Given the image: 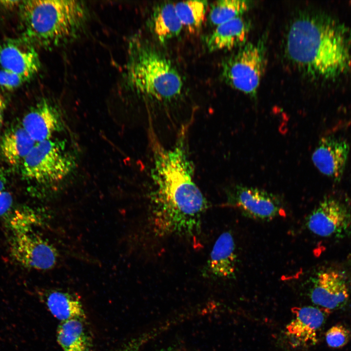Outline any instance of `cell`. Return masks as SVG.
<instances>
[{"label": "cell", "mask_w": 351, "mask_h": 351, "mask_svg": "<svg viewBox=\"0 0 351 351\" xmlns=\"http://www.w3.org/2000/svg\"><path fill=\"white\" fill-rule=\"evenodd\" d=\"M186 134L183 127L175 144L169 148L161 146L151 136V214L154 230L160 235L198 234L208 207L194 179V167Z\"/></svg>", "instance_id": "cell-1"}, {"label": "cell", "mask_w": 351, "mask_h": 351, "mask_svg": "<svg viewBox=\"0 0 351 351\" xmlns=\"http://www.w3.org/2000/svg\"><path fill=\"white\" fill-rule=\"evenodd\" d=\"M285 52L308 77L335 79L351 66V30L327 14L302 12L290 25Z\"/></svg>", "instance_id": "cell-2"}, {"label": "cell", "mask_w": 351, "mask_h": 351, "mask_svg": "<svg viewBox=\"0 0 351 351\" xmlns=\"http://www.w3.org/2000/svg\"><path fill=\"white\" fill-rule=\"evenodd\" d=\"M21 37L34 47L51 48L77 37L87 17L82 2L66 0L20 1Z\"/></svg>", "instance_id": "cell-3"}, {"label": "cell", "mask_w": 351, "mask_h": 351, "mask_svg": "<svg viewBox=\"0 0 351 351\" xmlns=\"http://www.w3.org/2000/svg\"><path fill=\"white\" fill-rule=\"evenodd\" d=\"M125 79L128 88L147 99L169 102L181 95V75L171 60L147 40L133 37L129 43Z\"/></svg>", "instance_id": "cell-4"}, {"label": "cell", "mask_w": 351, "mask_h": 351, "mask_svg": "<svg viewBox=\"0 0 351 351\" xmlns=\"http://www.w3.org/2000/svg\"><path fill=\"white\" fill-rule=\"evenodd\" d=\"M75 165L65 143L52 138L36 143L20 165L21 174L25 179L51 184L65 179Z\"/></svg>", "instance_id": "cell-5"}, {"label": "cell", "mask_w": 351, "mask_h": 351, "mask_svg": "<svg viewBox=\"0 0 351 351\" xmlns=\"http://www.w3.org/2000/svg\"><path fill=\"white\" fill-rule=\"evenodd\" d=\"M266 48L264 38L239 47L222 63L223 80L232 88L255 97L265 69Z\"/></svg>", "instance_id": "cell-6"}, {"label": "cell", "mask_w": 351, "mask_h": 351, "mask_svg": "<svg viewBox=\"0 0 351 351\" xmlns=\"http://www.w3.org/2000/svg\"><path fill=\"white\" fill-rule=\"evenodd\" d=\"M228 203L253 219L270 221L285 214L276 195L256 188L236 184L227 193Z\"/></svg>", "instance_id": "cell-7"}, {"label": "cell", "mask_w": 351, "mask_h": 351, "mask_svg": "<svg viewBox=\"0 0 351 351\" xmlns=\"http://www.w3.org/2000/svg\"><path fill=\"white\" fill-rule=\"evenodd\" d=\"M10 250L15 260L27 268L50 270L58 261V253L54 246L30 231L14 233Z\"/></svg>", "instance_id": "cell-8"}, {"label": "cell", "mask_w": 351, "mask_h": 351, "mask_svg": "<svg viewBox=\"0 0 351 351\" xmlns=\"http://www.w3.org/2000/svg\"><path fill=\"white\" fill-rule=\"evenodd\" d=\"M306 225L312 233L321 237L340 236L351 225V214L343 204L328 198L310 214Z\"/></svg>", "instance_id": "cell-9"}, {"label": "cell", "mask_w": 351, "mask_h": 351, "mask_svg": "<svg viewBox=\"0 0 351 351\" xmlns=\"http://www.w3.org/2000/svg\"><path fill=\"white\" fill-rule=\"evenodd\" d=\"M0 66L29 81L40 69L39 55L23 38H6L0 42Z\"/></svg>", "instance_id": "cell-10"}, {"label": "cell", "mask_w": 351, "mask_h": 351, "mask_svg": "<svg viewBox=\"0 0 351 351\" xmlns=\"http://www.w3.org/2000/svg\"><path fill=\"white\" fill-rule=\"evenodd\" d=\"M310 297L314 304L324 310L342 308L349 298V289L344 275L332 270L319 272L313 279Z\"/></svg>", "instance_id": "cell-11"}, {"label": "cell", "mask_w": 351, "mask_h": 351, "mask_svg": "<svg viewBox=\"0 0 351 351\" xmlns=\"http://www.w3.org/2000/svg\"><path fill=\"white\" fill-rule=\"evenodd\" d=\"M21 124L36 142L52 139L64 127L59 110L47 99H42L24 115Z\"/></svg>", "instance_id": "cell-12"}, {"label": "cell", "mask_w": 351, "mask_h": 351, "mask_svg": "<svg viewBox=\"0 0 351 351\" xmlns=\"http://www.w3.org/2000/svg\"><path fill=\"white\" fill-rule=\"evenodd\" d=\"M349 150L348 143L343 139L324 136L313 151L312 161L322 174L338 182L345 169Z\"/></svg>", "instance_id": "cell-13"}, {"label": "cell", "mask_w": 351, "mask_h": 351, "mask_svg": "<svg viewBox=\"0 0 351 351\" xmlns=\"http://www.w3.org/2000/svg\"><path fill=\"white\" fill-rule=\"evenodd\" d=\"M295 317L286 326V334L298 344H314L325 320L324 310L312 306L293 307Z\"/></svg>", "instance_id": "cell-14"}, {"label": "cell", "mask_w": 351, "mask_h": 351, "mask_svg": "<svg viewBox=\"0 0 351 351\" xmlns=\"http://www.w3.org/2000/svg\"><path fill=\"white\" fill-rule=\"evenodd\" d=\"M250 28L251 23L242 16L222 23L206 37L207 48L214 52L240 47L246 43Z\"/></svg>", "instance_id": "cell-15"}, {"label": "cell", "mask_w": 351, "mask_h": 351, "mask_svg": "<svg viewBox=\"0 0 351 351\" xmlns=\"http://www.w3.org/2000/svg\"><path fill=\"white\" fill-rule=\"evenodd\" d=\"M237 257L235 244L230 232L217 239L208 261L207 269L214 276L231 279L235 277Z\"/></svg>", "instance_id": "cell-16"}, {"label": "cell", "mask_w": 351, "mask_h": 351, "mask_svg": "<svg viewBox=\"0 0 351 351\" xmlns=\"http://www.w3.org/2000/svg\"><path fill=\"white\" fill-rule=\"evenodd\" d=\"M21 123L9 126L0 139V155L9 165H21L25 158L36 144Z\"/></svg>", "instance_id": "cell-17"}, {"label": "cell", "mask_w": 351, "mask_h": 351, "mask_svg": "<svg viewBox=\"0 0 351 351\" xmlns=\"http://www.w3.org/2000/svg\"><path fill=\"white\" fill-rule=\"evenodd\" d=\"M44 301L52 315L61 322L71 319L84 320V310L80 300L75 294L60 290L48 291Z\"/></svg>", "instance_id": "cell-18"}, {"label": "cell", "mask_w": 351, "mask_h": 351, "mask_svg": "<svg viewBox=\"0 0 351 351\" xmlns=\"http://www.w3.org/2000/svg\"><path fill=\"white\" fill-rule=\"evenodd\" d=\"M151 25L153 33L161 43L177 37L183 28L172 2L161 3L155 8Z\"/></svg>", "instance_id": "cell-19"}, {"label": "cell", "mask_w": 351, "mask_h": 351, "mask_svg": "<svg viewBox=\"0 0 351 351\" xmlns=\"http://www.w3.org/2000/svg\"><path fill=\"white\" fill-rule=\"evenodd\" d=\"M82 319L60 322L56 332L57 341L63 351H87L89 339Z\"/></svg>", "instance_id": "cell-20"}, {"label": "cell", "mask_w": 351, "mask_h": 351, "mask_svg": "<svg viewBox=\"0 0 351 351\" xmlns=\"http://www.w3.org/2000/svg\"><path fill=\"white\" fill-rule=\"evenodd\" d=\"M177 15L183 26L191 33L199 32L205 18L207 1L187 0L175 4Z\"/></svg>", "instance_id": "cell-21"}, {"label": "cell", "mask_w": 351, "mask_h": 351, "mask_svg": "<svg viewBox=\"0 0 351 351\" xmlns=\"http://www.w3.org/2000/svg\"><path fill=\"white\" fill-rule=\"evenodd\" d=\"M251 5L250 1L243 0H221L214 2L211 5L209 20L214 26L241 17Z\"/></svg>", "instance_id": "cell-22"}, {"label": "cell", "mask_w": 351, "mask_h": 351, "mask_svg": "<svg viewBox=\"0 0 351 351\" xmlns=\"http://www.w3.org/2000/svg\"><path fill=\"white\" fill-rule=\"evenodd\" d=\"M351 338V332L342 325H336L329 329L325 334L326 341L332 348L345 346Z\"/></svg>", "instance_id": "cell-23"}, {"label": "cell", "mask_w": 351, "mask_h": 351, "mask_svg": "<svg viewBox=\"0 0 351 351\" xmlns=\"http://www.w3.org/2000/svg\"><path fill=\"white\" fill-rule=\"evenodd\" d=\"M28 80L21 76L0 66V89L12 91L22 85Z\"/></svg>", "instance_id": "cell-24"}, {"label": "cell", "mask_w": 351, "mask_h": 351, "mask_svg": "<svg viewBox=\"0 0 351 351\" xmlns=\"http://www.w3.org/2000/svg\"><path fill=\"white\" fill-rule=\"evenodd\" d=\"M13 207V198L10 193L3 191L0 193V218H3Z\"/></svg>", "instance_id": "cell-25"}, {"label": "cell", "mask_w": 351, "mask_h": 351, "mask_svg": "<svg viewBox=\"0 0 351 351\" xmlns=\"http://www.w3.org/2000/svg\"><path fill=\"white\" fill-rule=\"evenodd\" d=\"M7 107V101L3 95L0 92V128L2 125L4 113Z\"/></svg>", "instance_id": "cell-26"}, {"label": "cell", "mask_w": 351, "mask_h": 351, "mask_svg": "<svg viewBox=\"0 0 351 351\" xmlns=\"http://www.w3.org/2000/svg\"><path fill=\"white\" fill-rule=\"evenodd\" d=\"M6 184V177L4 171L0 169V193L4 190Z\"/></svg>", "instance_id": "cell-27"}, {"label": "cell", "mask_w": 351, "mask_h": 351, "mask_svg": "<svg viewBox=\"0 0 351 351\" xmlns=\"http://www.w3.org/2000/svg\"><path fill=\"white\" fill-rule=\"evenodd\" d=\"M20 1H14V0H2L0 1V3L1 5L5 7L10 8L15 6L17 4H20Z\"/></svg>", "instance_id": "cell-28"}, {"label": "cell", "mask_w": 351, "mask_h": 351, "mask_svg": "<svg viewBox=\"0 0 351 351\" xmlns=\"http://www.w3.org/2000/svg\"><path fill=\"white\" fill-rule=\"evenodd\" d=\"M161 351H177L176 350L173 349V348H166V349H164L162 350H161Z\"/></svg>", "instance_id": "cell-29"}, {"label": "cell", "mask_w": 351, "mask_h": 351, "mask_svg": "<svg viewBox=\"0 0 351 351\" xmlns=\"http://www.w3.org/2000/svg\"><path fill=\"white\" fill-rule=\"evenodd\" d=\"M120 351H124V350H123V351L121 350Z\"/></svg>", "instance_id": "cell-30"}]
</instances>
